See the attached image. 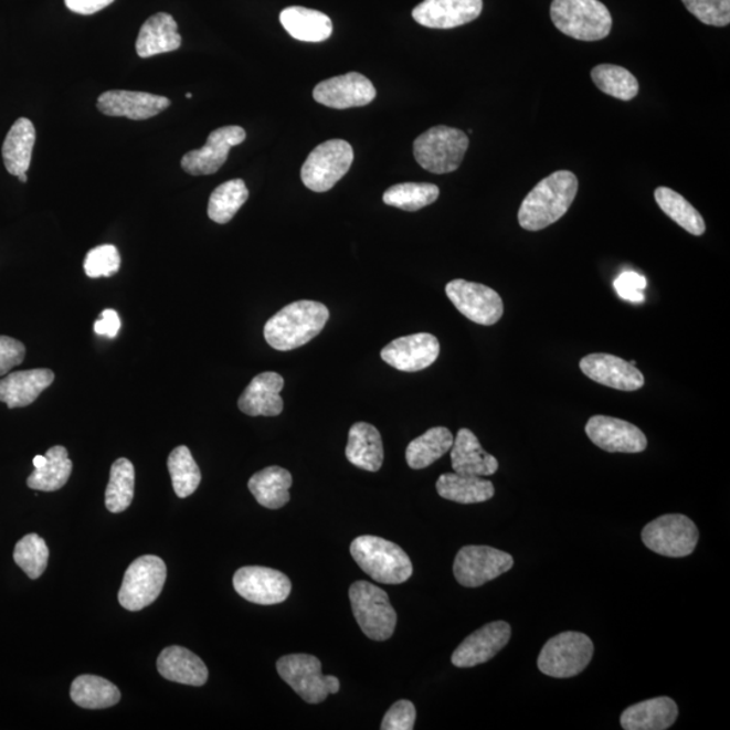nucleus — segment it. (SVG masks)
Masks as SVG:
<instances>
[{"label":"nucleus","instance_id":"nucleus-19","mask_svg":"<svg viewBox=\"0 0 730 730\" xmlns=\"http://www.w3.org/2000/svg\"><path fill=\"white\" fill-rule=\"evenodd\" d=\"M440 355L437 337L417 334L400 337L383 348V361L398 371L419 372L431 367Z\"/></svg>","mask_w":730,"mask_h":730},{"label":"nucleus","instance_id":"nucleus-27","mask_svg":"<svg viewBox=\"0 0 730 730\" xmlns=\"http://www.w3.org/2000/svg\"><path fill=\"white\" fill-rule=\"evenodd\" d=\"M182 46V35L172 15L157 13L144 23L136 42L138 56L148 59L156 54L178 51Z\"/></svg>","mask_w":730,"mask_h":730},{"label":"nucleus","instance_id":"nucleus-28","mask_svg":"<svg viewBox=\"0 0 730 730\" xmlns=\"http://www.w3.org/2000/svg\"><path fill=\"white\" fill-rule=\"evenodd\" d=\"M157 669L162 678L182 685L203 686L209 679V669L201 657L177 645L162 650Z\"/></svg>","mask_w":730,"mask_h":730},{"label":"nucleus","instance_id":"nucleus-30","mask_svg":"<svg viewBox=\"0 0 730 730\" xmlns=\"http://www.w3.org/2000/svg\"><path fill=\"white\" fill-rule=\"evenodd\" d=\"M281 23L293 39L304 42H322L334 33V22L321 11L293 6L282 11Z\"/></svg>","mask_w":730,"mask_h":730},{"label":"nucleus","instance_id":"nucleus-35","mask_svg":"<svg viewBox=\"0 0 730 730\" xmlns=\"http://www.w3.org/2000/svg\"><path fill=\"white\" fill-rule=\"evenodd\" d=\"M71 698L83 709H107L119 702L120 692L112 681L95 675H82L71 686Z\"/></svg>","mask_w":730,"mask_h":730},{"label":"nucleus","instance_id":"nucleus-42","mask_svg":"<svg viewBox=\"0 0 730 730\" xmlns=\"http://www.w3.org/2000/svg\"><path fill=\"white\" fill-rule=\"evenodd\" d=\"M440 189L431 183H402L390 187L384 192L383 202L388 207L404 211H419L437 201Z\"/></svg>","mask_w":730,"mask_h":730},{"label":"nucleus","instance_id":"nucleus-9","mask_svg":"<svg viewBox=\"0 0 730 730\" xmlns=\"http://www.w3.org/2000/svg\"><path fill=\"white\" fill-rule=\"evenodd\" d=\"M353 159V149L347 141L330 140L318 145L301 167V182L314 192H327L346 177Z\"/></svg>","mask_w":730,"mask_h":730},{"label":"nucleus","instance_id":"nucleus-4","mask_svg":"<svg viewBox=\"0 0 730 730\" xmlns=\"http://www.w3.org/2000/svg\"><path fill=\"white\" fill-rule=\"evenodd\" d=\"M551 20L561 33L579 41H600L612 32L611 11L600 0H553Z\"/></svg>","mask_w":730,"mask_h":730},{"label":"nucleus","instance_id":"nucleus-53","mask_svg":"<svg viewBox=\"0 0 730 730\" xmlns=\"http://www.w3.org/2000/svg\"><path fill=\"white\" fill-rule=\"evenodd\" d=\"M186 98H187V99H191V98H192V95H191V94H187V95H186Z\"/></svg>","mask_w":730,"mask_h":730},{"label":"nucleus","instance_id":"nucleus-3","mask_svg":"<svg viewBox=\"0 0 730 730\" xmlns=\"http://www.w3.org/2000/svg\"><path fill=\"white\" fill-rule=\"evenodd\" d=\"M351 554L360 569L378 583L401 584L413 575V564L408 553L380 537H358L352 541Z\"/></svg>","mask_w":730,"mask_h":730},{"label":"nucleus","instance_id":"nucleus-14","mask_svg":"<svg viewBox=\"0 0 730 730\" xmlns=\"http://www.w3.org/2000/svg\"><path fill=\"white\" fill-rule=\"evenodd\" d=\"M239 595L256 605H277L292 593L293 584L283 572L268 567H243L233 576Z\"/></svg>","mask_w":730,"mask_h":730},{"label":"nucleus","instance_id":"nucleus-48","mask_svg":"<svg viewBox=\"0 0 730 730\" xmlns=\"http://www.w3.org/2000/svg\"><path fill=\"white\" fill-rule=\"evenodd\" d=\"M27 348L21 341L0 336V377L20 366L25 359Z\"/></svg>","mask_w":730,"mask_h":730},{"label":"nucleus","instance_id":"nucleus-18","mask_svg":"<svg viewBox=\"0 0 730 730\" xmlns=\"http://www.w3.org/2000/svg\"><path fill=\"white\" fill-rule=\"evenodd\" d=\"M511 637V626L505 621H494L469 635L452 655V665L470 668L496 657Z\"/></svg>","mask_w":730,"mask_h":730},{"label":"nucleus","instance_id":"nucleus-50","mask_svg":"<svg viewBox=\"0 0 730 730\" xmlns=\"http://www.w3.org/2000/svg\"><path fill=\"white\" fill-rule=\"evenodd\" d=\"M114 0H65V6L72 13L93 15L110 6Z\"/></svg>","mask_w":730,"mask_h":730},{"label":"nucleus","instance_id":"nucleus-12","mask_svg":"<svg viewBox=\"0 0 730 730\" xmlns=\"http://www.w3.org/2000/svg\"><path fill=\"white\" fill-rule=\"evenodd\" d=\"M515 565L508 552L487 546H467L456 554L454 574L464 588H480Z\"/></svg>","mask_w":730,"mask_h":730},{"label":"nucleus","instance_id":"nucleus-25","mask_svg":"<svg viewBox=\"0 0 730 730\" xmlns=\"http://www.w3.org/2000/svg\"><path fill=\"white\" fill-rule=\"evenodd\" d=\"M452 468L456 474L491 476L497 473L496 457L482 448L478 437L469 430H461L451 448Z\"/></svg>","mask_w":730,"mask_h":730},{"label":"nucleus","instance_id":"nucleus-26","mask_svg":"<svg viewBox=\"0 0 730 730\" xmlns=\"http://www.w3.org/2000/svg\"><path fill=\"white\" fill-rule=\"evenodd\" d=\"M678 715V706L671 698L659 697L630 706L620 721L625 730H666L674 726Z\"/></svg>","mask_w":730,"mask_h":730},{"label":"nucleus","instance_id":"nucleus-46","mask_svg":"<svg viewBox=\"0 0 730 730\" xmlns=\"http://www.w3.org/2000/svg\"><path fill=\"white\" fill-rule=\"evenodd\" d=\"M415 718H417V711H415L414 705L402 699V701H398L391 706L383 718L380 729L412 730L414 729Z\"/></svg>","mask_w":730,"mask_h":730},{"label":"nucleus","instance_id":"nucleus-24","mask_svg":"<svg viewBox=\"0 0 730 730\" xmlns=\"http://www.w3.org/2000/svg\"><path fill=\"white\" fill-rule=\"evenodd\" d=\"M53 380L54 373L47 368L10 373L0 380V402L8 404L9 409L27 408L38 401Z\"/></svg>","mask_w":730,"mask_h":730},{"label":"nucleus","instance_id":"nucleus-45","mask_svg":"<svg viewBox=\"0 0 730 730\" xmlns=\"http://www.w3.org/2000/svg\"><path fill=\"white\" fill-rule=\"evenodd\" d=\"M705 25L723 28L730 23V0H681Z\"/></svg>","mask_w":730,"mask_h":730},{"label":"nucleus","instance_id":"nucleus-43","mask_svg":"<svg viewBox=\"0 0 730 730\" xmlns=\"http://www.w3.org/2000/svg\"><path fill=\"white\" fill-rule=\"evenodd\" d=\"M14 560L30 579H39L46 570L50 548L39 535H28L18 541Z\"/></svg>","mask_w":730,"mask_h":730},{"label":"nucleus","instance_id":"nucleus-6","mask_svg":"<svg viewBox=\"0 0 730 730\" xmlns=\"http://www.w3.org/2000/svg\"><path fill=\"white\" fill-rule=\"evenodd\" d=\"M593 655L594 644L589 636L579 632H563L548 639L537 666L548 677L574 678L590 665Z\"/></svg>","mask_w":730,"mask_h":730},{"label":"nucleus","instance_id":"nucleus-29","mask_svg":"<svg viewBox=\"0 0 730 730\" xmlns=\"http://www.w3.org/2000/svg\"><path fill=\"white\" fill-rule=\"evenodd\" d=\"M346 455L355 467L377 473L383 466V440L375 426L358 422L348 436Z\"/></svg>","mask_w":730,"mask_h":730},{"label":"nucleus","instance_id":"nucleus-49","mask_svg":"<svg viewBox=\"0 0 730 730\" xmlns=\"http://www.w3.org/2000/svg\"><path fill=\"white\" fill-rule=\"evenodd\" d=\"M120 329V319L118 313L113 309L102 311L100 318L94 325L96 335L116 339Z\"/></svg>","mask_w":730,"mask_h":730},{"label":"nucleus","instance_id":"nucleus-13","mask_svg":"<svg viewBox=\"0 0 730 730\" xmlns=\"http://www.w3.org/2000/svg\"><path fill=\"white\" fill-rule=\"evenodd\" d=\"M446 297L456 309L478 325L491 327L504 316V301L496 289L464 279L452 281L445 287Z\"/></svg>","mask_w":730,"mask_h":730},{"label":"nucleus","instance_id":"nucleus-8","mask_svg":"<svg viewBox=\"0 0 730 730\" xmlns=\"http://www.w3.org/2000/svg\"><path fill=\"white\" fill-rule=\"evenodd\" d=\"M276 668L281 678L307 703H321L330 694L340 690L339 678L324 675L321 662L316 656L305 654L283 656L277 660Z\"/></svg>","mask_w":730,"mask_h":730},{"label":"nucleus","instance_id":"nucleus-11","mask_svg":"<svg viewBox=\"0 0 730 730\" xmlns=\"http://www.w3.org/2000/svg\"><path fill=\"white\" fill-rule=\"evenodd\" d=\"M642 539L650 551L667 558L689 557L699 540L697 525L689 517L667 515L643 529Z\"/></svg>","mask_w":730,"mask_h":730},{"label":"nucleus","instance_id":"nucleus-10","mask_svg":"<svg viewBox=\"0 0 730 730\" xmlns=\"http://www.w3.org/2000/svg\"><path fill=\"white\" fill-rule=\"evenodd\" d=\"M167 579L165 561L154 554L138 558L126 570L118 601L126 611L138 612L161 594Z\"/></svg>","mask_w":730,"mask_h":730},{"label":"nucleus","instance_id":"nucleus-20","mask_svg":"<svg viewBox=\"0 0 730 730\" xmlns=\"http://www.w3.org/2000/svg\"><path fill=\"white\" fill-rule=\"evenodd\" d=\"M579 367L584 375L606 388L636 391L645 383L644 375L636 366L614 355L591 353L581 360Z\"/></svg>","mask_w":730,"mask_h":730},{"label":"nucleus","instance_id":"nucleus-52","mask_svg":"<svg viewBox=\"0 0 730 730\" xmlns=\"http://www.w3.org/2000/svg\"><path fill=\"white\" fill-rule=\"evenodd\" d=\"M18 178H20V180H21L22 183H27V182H28V174H27V173H21L20 177H18Z\"/></svg>","mask_w":730,"mask_h":730},{"label":"nucleus","instance_id":"nucleus-22","mask_svg":"<svg viewBox=\"0 0 730 730\" xmlns=\"http://www.w3.org/2000/svg\"><path fill=\"white\" fill-rule=\"evenodd\" d=\"M98 110L107 117H124L133 120L154 118L171 106L166 96L140 92L113 89L98 98Z\"/></svg>","mask_w":730,"mask_h":730},{"label":"nucleus","instance_id":"nucleus-15","mask_svg":"<svg viewBox=\"0 0 730 730\" xmlns=\"http://www.w3.org/2000/svg\"><path fill=\"white\" fill-rule=\"evenodd\" d=\"M246 131L241 126H223L210 133L201 149L191 150L182 159V168L194 177H207L220 171L233 147L243 144Z\"/></svg>","mask_w":730,"mask_h":730},{"label":"nucleus","instance_id":"nucleus-16","mask_svg":"<svg viewBox=\"0 0 730 730\" xmlns=\"http://www.w3.org/2000/svg\"><path fill=\"white\" fill-rule=\"evenodd\" d=\"M314 100L324 106L346 110V108L363 107L377 98V88L370 78L349 72L347 75L328 78L317 84L313 92Z\"/></svg>","mask_w":730,"mask_h":730},{"label":"nucleus","instance_id":"nucleus-38","mask_svg":"<svg viewBox=\"0 0 730 730\" xmlns=\"http://www.w3.org/2000/svg\"><path fill=\"white\" fill-rule=\"evenodd\" d=\"M250 191L243 179H233L223 183L210 197L208 214L211 221L225 225L248 201Z\"/></svg>","mask_w":730,"mask_h":730},{"label":"nucleus","instance_id":"nucleus-17","mask_svg":"<svg viewBox=\"0 0 730 730\" xmlns=\"http://www.w3.org/2000/svg\"><path fill=\"white\" fill-rule=\"evenodd\" d=\"M591 442L611 454H639L647 449V437L631 422L594 415L586 425Z\"/></svg>","mask_w":730,"mask_h":730},{"label":"nucleus","instance_id":"nucleus-21","mask_svg":"<svg viewBox=\"0 0 730 730\" xmlns=\"http://www.w3.org/2000/svg\"><path fill=\"white\" fill-rule=\"evenodd\" d=\"M483 0H424L413 10L414 21L430 29H454L478 20Z\"/></svg>","mask_w":730,"mask_h":730},{"label":"nucleus","instance_id":"nucleus-37","mask_svg":"<svg viewBox=\"0 0 730 730\" xmlns=\"http://www.w3.org/2000/svg\"><path fill=\"white\" fill-rule=\"evenodd\" d=\"M656 203L674 222L692 235H702L706 223L699 211L689 201L668 187H657L655 190Z\"/></svg>","mask_w":730,"mask_h":730},{"label":"nucleus","instance_id":"nucleus-5","mask_svg":"<svg viewBox=\"0 0 730 730\" xmlns=\"http://www.w3.org/2000/svg\"><path fill=\"white\" fill-rule=\"evenodd\" d=\"M469 140L466 133L434 126L414 141V157L424 170L436 174L455 172L462 166Z\"/></svg>","mask_w":730,"mask_h":730},{"label":"nucleus","instance_id":"nucleus-33","mask_svg":"<svg viewBox=\"0 0 730 730\" xmlns=\"http://www.w3.org/2000/svg\"><path fill=\"white\" fill-rule=\"evenodd\" d=\"M293 476L282 467L258 470L248 482L250 491L264 508L276 510L289 502Z\"/></svg>","mask_w":730,"mask_h":730},{"label":"nucleus","instance_id":"nucleus-32","mask_svg":"<svg viewBox=\"0 0 730 730\" xmlns=\"http://www.w3.org/2000/svg\"><path fill=\"white\" fill-rule=\"evenodd\" d=\"M436 488L440 497L463 505L486 502L496 494L493 482L456 473L440 476Z\"/></svg>","mask_w":730,"mask_h":730},{"label":"nucleus","instance_id":"nucleus-47","mask_svg":"<svg viewBox=\"0 0 730 730\" xmlns=\"http://www.w3.org/2000/svg\"><path fill=\"white\" fill-rule=\"evenodd\" d=\"M647 286V279L643 275L633 273V271H626L614 282V288L618 297L632 301V304H643L645 300L644 289Z\"/></svg>","mask_w":730,"mask_h":730},{"label":"nucleus","instance_id":"nucleus-51","mask_svg":"<svg viewBox=\"0 0 730 730\" xmlns=\"http://www.w3.org/2000/svg\"><path fill=\"white\" fill-rule=\"evenodd\" d=\"M45 463H46V456L39 455L33 458L34 468H41L42 466H44Z\"/></svg>","mask_w":730,"mask_h":730},{"label":"nucleus","instance_id":"nucleus-41","mask_svg":"<svg viewBox=\"0 0 730 730\" xmlns=\"http://www.w3.org/2000/svg\"><path fill=\"white\" fill-rule=\"evenodd\" d=\"M168 470L171 474L174 494L179 498L192 496L201 485V469H199L190 449L184 445H180L171 452L170 457H168Z\"/></svg>","mask_w":730,"mask_h":730},{"label":"nucleus","instance_id":"nucleus-31","mask_svg":"<svg viewBox=\"0 0 730 730\" xmlns=\"http://www.w3.org/2000/svg\"><path fill=\"white\" fill-rule=\"evenodd\" d=\"M35 129L32 120L20 118L11 126L3 142L2 155L6 170L14 177L27 173L32 162Z\"/></svg>","mask_w":730,"mask_h":730},{"label":"nucleus","instance_id":"nucleus-39","mask_svg":"<svg viewBox=\"0 0 730 730\" xmlns=\"http://www.w3.org/2000/svg\"><path fill=\"white\" fill-rule=\"evenodd\" d=\"M591 78L603 94L615 99L632 100L638 94V81L632 72L620 65L601 64L591 71Z\"/></svg>","mask_w":730,"mask_h":730},{"label":"nucleus","instance_id":"nucleus-7","mask_svg":"<svg viewBox=\"0 0 730 730\" xmlns=\"http://www.w3.org/2000/svg\"><path fill=\"white\" fill-rule=\"evenodd\" d=\"M349 600L355 618L368 638L385 642L394 635L398 617L384 590L359 581L349 589Z\"/></svg>","mask_w":730,"mask_h":730},{"label":"nucleus","instance_id":"nucleus-23","mask_svg":"<svg viewBox=\"0 0 730 730\" xmlns=\"http://www.w3.org/2000/svg\"><path fill=\"white\" fill-rule=\"evenodd\" d=\"M285 379L276 372H264L252 379L239 400V409L251 417H276L283 412L281 391Z\"/></svg>","mask_w":730,"mask_h":730},{"label":"nucleus","instance_id":"nucleus-40","mask_svg":"<svg viewBox=\"0 0 730 730\" xmlns=\"http://www.w3.org/2000/svg\"><path fill=\"white\" fill-rule=\"evenodd\" d=\"M136 473L128 458H118L113 463L110 482L106 488V508L112 512H123L131 505L135 497Z\"/></svg>","mask_w":730,"mask_h":730},{"label":"nucleus","instance_id":"nucleus-36","mask_svg":"<svg viewBox=\"0 0 730 730\" xmlns=\"http://www.w3.org/2000/svg\"><path fill=\"white\" fill-rule=\"evenodd\" d=\"M46 463L35 468L28 478V486L39 491H57L68 482L72 474V462L68 451L62 445L52 446L46 452Z\"/></svg>","mask_w":730,"mask_h":730},{"label":"nucleus","instance_id":"nucleus-1","mask_svg":"<svg viewBox=\"0 0 730 730\" xmlns=\"http://www.w3.org/2000/svg\"><path fill=\"white\" fill-rule=\"evenodd\" d=\"M578 178L570 171H557L542 179L523 199L518 222L529 232L553 225L567 214L578 194Z\"/></svg>","mask_w":730,"mask_h":730},{"label":"nucleus","instance_id":"nucleus-34","mask_svg":"<svg viewBox=\"0 0 730 730\" xmlns=\"http://www.w3.org/2000/svg\"><path fill=\"white\" fill-rule=\"evenodd\" d=\"M454 440V434L446 427H432L409 444L406 449L409 467L422 469L432 466L451 451Z\"/></svg>","mask_w":730,"mask_h":730},{"label":"nucleus","instance_id":"nucleus-44","mask_svg":"<svg viewBox=\"0 0 730 730\" xmlns=\"http://www.w3.org/2000/svg\"><path fill=\"white\" fill-rule=\"evenodd\" d=\"M120 267V255L114 245H99L89 251L84 261V273L93 279L116 275Z\"/></svg>","mask_w":730,"mask_h":730},{"label":"nucleus","instance_id":"nucleus-2","mask_svg":"<svg viewBox=\"0 0 730 730\" xmlns=\"http://www.w3.org/2000/svg\"><path fill=\"white\" fill-rule=\"evenodd\" d=\"M329 319L328 307L316 300H298L283 307L264 327L265 341L276 351H293L321 334Z\"/></svg>","mask_w":730,"mask_h":730}]
</instances>
